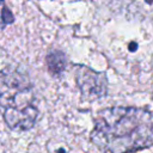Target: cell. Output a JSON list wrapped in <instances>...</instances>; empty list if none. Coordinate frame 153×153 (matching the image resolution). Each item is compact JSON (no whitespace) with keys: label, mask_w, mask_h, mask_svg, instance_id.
<instances>
[{"label":"cell","mask_w":153,"mask_h":153,"mask_svg":"<svg viewBox=\"0 0 153 153\" xmlns=\"http://www.w3.org/2000/svg\"><path fill=\"white\" fill-rule=\"evenodd\" d=\"M47 65L51 74H60L66 66V57L61 51H51L47 56Z\"/></svg>","instance_id":"4"},{"label":"cell","mask_w":153,"mask_h":153,"mask_svg":"<svg viewBox=\"0 0 153 153\" xmlns=\"http://www.w3.org/2000/svg\"><path fill=\"white\" fill-rule=\"evenodd\" d=\"M75 79L85 98L93 100L106 94L108 81L105 74L94 72L85 66H76Z\"/></svg>","instance_id":"3"},{"label":"cell","mask_w":153,"mask_h":153,"mask_svg":"<svg viewBox=\"0 0 153 153\" xmlns=\"http://www.w3.org/2000/svg\"><path fill=\"white\" fill-rule=\"evenodd\" d=\"M92 142L108 153H134L153 145V112L145 108L112 106L98 112Z\"/></svg>","instance_id":"1"},{"label":"cell","mask_w":153,"mask_h":153,"mask_svg":"<svg viewBox=\"0 0 153 153\" xmlns=\"http://www.w3.org/2000/svg\"><path fill=\"white\" fill-rule=\"evenodd\" d=\"M0 108L13 130L30 129L38 116L36 98L29 80L12 72L0 73Z\"/></svg>","instance_id":"2"}]
</instances>
